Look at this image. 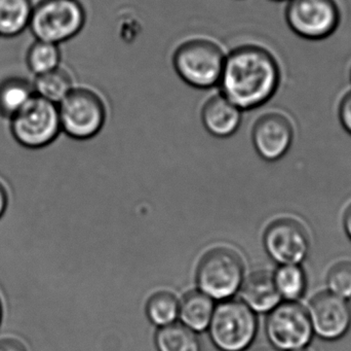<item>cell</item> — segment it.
Segmentation results:
<instances>
[{"label":"cell","instance_id":"obj_7","mask_svg":"<svg viewBox=\"0 0 351 351\" xmlns=\"http://www.w3.org/2000/svg\"><path fill=\"white\" fill-rule=\"evenodd\" d=\"M196 280L200 292L213 300L232 299L245 280L243 262L232 251L214 249L198 265Z\"/></svg>","mask_w":351,"mask_h":351},{"label":"cell","instance_id":"obj_16","mask_svg":"<svg viewBox=\"0 0 351 351\" xmlns=\"http://www.w3.org/2000/svg\"><path fill=\"white\" fill-rule=\"evenodd\" d=\"M32 82L12 76L0 82V115L12 119L34 96Z\"/></svg>","mask_w":351,"mask_h":351},{"label":"cell","instance_id":"obj_31","mask_svg":"<svg viewBox=\"0 0 351 351\" xmlns=\"http://www.w3.org/2000/svg\"><path fill=\"white\" fill-rule=\"evenodd\" d=\"M350 84H351V67H350Z\"/></svg>","mask_w":351,"mask_h":351},{"label":"cell","instance_id":"obj_4","mask_svg":"<svg viewBox=\"0 0 351 351\" xmlns=\"http://www.w3.org/2000/svg\"><path fill=\"white\" fill-rule=\"evenodd\" d=\"M86 23L80 0H41L33 6L28 28L37 41L60 45L77 36Z\"/></svg>","mask_w":351,"mask_h":351},{"label":"cell","instance_id":"obj_21","mask_svg":"<svg viewBox=\"0 0 351 351\" xmlns=\"http://www.w3.org/2000/svg\"><path fill=\"white\" fill-rule=\"evenodd\" d=\"M26 63L35 76L56 69L61 63L59 45L35 39L27 52Z\"/></svg>","mask_w":351,"mask_h":351},{"label":"cell","instance_id":"obj_26","mask_svg":"<svg viewBox=\"0 0 351 351\" xmlns=\"http://www.w3.org/2000/svg\"><path fill=\"white\" fill-rule=\"evenodd\" d=\"M8 202H10V198H8V190L3 183L0 181V220L8 210Z\"/></svg>","mask_w":351,"mask_h":351},{"label":"cell","instance_id":"obj_15","mask_svg":"<svg viewBox=\"0 0 351 351\" xmlns=\"http://www.w3.org/2000/svg\"><path fill=\"white\" fill-rule=\"evenodd\" d=\"M214 300L200 291L189 293L179 303L181 324L194 333L208 329L214 315Z\"/></svg>","mask_w":351,"mask_h":351},{"label":"cell","instance_id":"obj_28","mask_svg":"<svg viewBox=\"0 0 351 351\" xmlns=\"http://www.w3.org/2000/svg\"><path fill=\"white\" fill-rule=\"evenodd\" d=\"M2 319H3V304H2L1 298H0V326H1Z\"/></svg>","mask_w":351,"mask_h":351},{"label":"cell","instance_id":"obj_20","mask_svg":"<svg viewBox=\"0 0 351 351\" xmlns=\"http://www.w3.org/2000/svg\"><path fill=\"white\" fill-rule=\"evenodd\" d=\"M156 342L158 351H200L196 333L182 324L160 328Z\"/></svg>","mask_w":351,"mask_h":351},{"label":"cell","instance_id":"obj_10","mask_svg":"<svg viewBox=\"0 0 351 351\" xmlns=\"http://www.w3.org/2000/svg\"><path fill=\"white\" fill-rule=\"evenodd\" d=\"M294 126L280 106L260 113L252 128V142L257 154L274 162L288 154L294 142Z\"/></svg>","mask_w":351,"mask_h":351},{"label":"cell","instance_id":"obj_30","mask_svg":"<svg viewBox=\"0 0 351 351\" xmlns=\"http://www.w3.org/2000/svg\"><path fill=\"white\" fill-rule=\"evenodd\" d=\"M295 351H311V350H309L308 348H301V350H295Z\"/></svg>","mask_w":351,"mask_h":351},{"label":"cell","instance_id":"obj_17","mask_svg":"<svg viewBox=\"0 0 351 351\" xmlns=\"http://www.w3.org/2000/svg\"><path fill=\"white\" fill-rule=\"evenodd\" d=\"M32 84L35 95L57 105L75 88L71 74L61 66L35 76Z\"/></svg>","mask_w":351,"mask_h":351},{"label":"cell","instance_id":"obj_12","mask_svg":"<svg viewBox=\"0 0 351 351\" xmlns=\"http://www.w3.org/2000/svg\"><path fill=\"white\" fill-rule=\"evenodd\" d=\"M309 319L313 334L327 341H335L351 327V306L348 300L330 292L317 295L309 303Z\"/></svg>","mask_w":351,"mask_h":351},{"label":"cell","instance_id":"obj_11","mask_svg":"<svg viewBox=\"0 0 351 351\" xmlns=\"http://www.w3.org/2000/svg\"><path fill=\"white\" fill-rule=\"evenodd\" d=\"M264 247L278 265H300L308 256L311 242L300 223L282 218L272 223L265 231Z\"/></svg>","mask_w":351,"mask_h":351},{"label":"cell","instance_id":"obj_23","mask_svg":"<svg viewBox=\"0 0 351 351\" xmlns=\"http://www.w3.org/2000/svg\"><path fill=\"white\" fill-rule=\"evenodd\" d=\"M328 290L344 300L351 299V262L335 264L327 276Z\"/></svg>","mask_w":351,"mask_h":351},{"label":"cell","instance_id":"obj_14","mask_svg":"<svg viewBox=\"0 0 351 351\" xmlns=\"http://www.w3.org/2000/svg\"><path fill=\"white\" fill-rule=\"evenodd\" d=\"M239 293L241 302L255 313H269L282 302L272 274L267 271L251 274L243 280Z\"/></svg>","mask_w":351,"mask_h":351},{"label":"cell","instance_id":"obj_24","mask_svg":"<svg viewBox=\"0 0 351 351\" xmlns=\"http://www.w3.org/2000/svg\"><path fill=\"white\" fill-rule=\"evenodd\" d=\"M338 117L343 129L351 135V90L346 93L340 100Z\"/></svg>","mask_w":351,"mask_h":351},{"label":"cell","instance_id":"obj_1","mask_svg":"<svg viewBox=\"0 0 351 351\" xmlns=\"http://www.w3.org/2000/svg\"><path fill=\"white\" fill-rule=\"evenodd\" d=\"M282 71L271 49L243 43L227 52L218 91L243 113L266 106L280 88Z\"/></svg>","mask_w":351,"mask_h":351},{"label":"cell","instance_id":"obj_5","mask_svg":"<svg viewBox=\"0 0 351 351\" xmlns=\"http://www.w3.org/2000/svg\"><path fill=\"white\" fill-rule=\"evenodd\" d=\"M208 330L219 350L243 351L251 346L257 335V317L241 300L228 299L216 305Z\"/></svg>","mask_w":351,"mask_h":351},{"label":"cell","instance_id":"obj_3","mask_svg":"<svg viewBox=\"0 0 351 351\" xmlns=\"http://www.w3.org/2000/svg\"><path fill=\"white\" fill-rule=\"evenodd\" d=\"M62 132L72 139L88 140L98 135L107 121L106 102L90 87H76L58 104Z\"/></svg>","mask_w":351,"mask_h":351},{"label":"cell","instance_id":"obj_29","mask_svg":"<svg viewBox=\"0 0 351 351\" xmlns=\"http://www.w3.org/2000/svg\"><path fill=\"white\" fill-rule=\"evenodd\" d=\"M269 1H274V2H288L289 0H269Z\"/></svg>","mask_w":351,"mask_h":351},{"label":"cell","instance_id":"obj_27","mask_svg":"<svg viewBox=\"0 0 351 351\" xmlns=\"http://www.w3.org/2000/svg\"><path fill=\"white\" fill-rule=\"evenodd\" d=\"M343 226L346 234H348L351 240V204L348 206V210H346V214H344Z\"/></svg>","mask_w":351,"mask_h":351},{"label":"cell","instance_id":"obj_22","mask_svg":"<svg viewBox=\"0 0 351 351\" xmlns=\"http://www.w3.org/2000/svg\"><path fill=\"white\" fill-rule=\"evenodd\" d=\"M148 319L156 327L173 325L179 319V302L170 293H158L148 301Z\"/></svg>","mask_w":351,"mask_h":351},{"label":"cell","instance_id":"obj_6","mask_svg":"<svg viewBox=\"0 0 351 351\" xmlns=\"http://www.w3.org/2000/svg\"><path fill=\"white\" fill-rule=\"evenodd\" d=\"M10 121L12 137L29 150L49 146L62 132L58 105L37 95Z\"/></svg>","mask_w":351,"mask_h":351},{"label":"cell","instance_id":"obj_13","mask_svg":"<svg viewBox=\"0 0 351 351\" xmlns=\"http://www.w3.org/2000/svg\"><path fill=\"white\" fill-rule=\"evenodd\" d=\"M243 111L220 92L210 95L200 109V120L208 133L217 138H228L239 131Z\"/></svg>","mask_w":351,"mask_h":351},{"label":"cell","instance_id":"obj_19","mask_svg":"<svg viewBox=\"0 0 351 351\" xmlns=\"http://www.w3.org/2000/svg\"><path fill=\"white\" fill-rule=\"evenodd\" d=\"M272 278L282 300L297 302L304 296L307 280L300 265H280Z\"/></svg>","mask_w":351,"mask_h":351},{"label":"cell","instance_id":"obj_8","mask_svg":"<svg viewBox=\"0 0 351 351\" xmlns=\"http://www.w3.org/2000/svg\"><path fill=\"white\" fill-rule=\"evenodd\" d=\"M266 335L271 346L280 351L307 348L313 337L308 313L298 302H280L268 313Z\"/></svg>","mask_w":351,"mask_h":351},{"label":"cell","instance_id":"obj_18","mask_svg":"<svg viewBox=\"0 0 351 351\" xmlns=\"http://www.w3.org/2000/svg\"><path fill=\"white\" fill-rule=\"evenodd\" d=\"M31 0H0V37H16L30 24Z\"/></svg>","mask_w":351,"mask_h":351},{"label":"cell","instance_id":"obj_2","mask_svg":"<svg viewBox=\"0 0 351 351\" xmlns=\"http://www.w3.org/2000/svg\"><path fill=\"white\" fill-rule=\"evenodd\" d=\"M227 52L208 36L184 39L175 47L173 67L182 82L197 90L218 88Z\"/></svg>","mask_w":351,"mask_h":351},{"label":"cell","instance_id":"obj_25","mask_svg":"<svg viewBox=\"0 0 351 351\" xmlns=\"http://www.w3.org/2000/svg\"><path fill=\"white\" fill-rule=\"evenodd\" d=\"M0 351H27L24 344L16 338L4 337L0 339Z\"/></svg>","mask_w":351,"mask_h":351},{"label":"cell","instance_id":"obj_9","mask_svg":"<svg viewBox=\"0 0 351 351\" xmlns=\"http://www.w3.org/2000/svg\"><path fill=\"white\" fill-rule=\"evenodd\" d=\"M289 28L303 38L319 41L338 27L340 12L335 0H289L285 6Z\"/></svg>","mask_w":351,"mask_h":351}]
</instances>
